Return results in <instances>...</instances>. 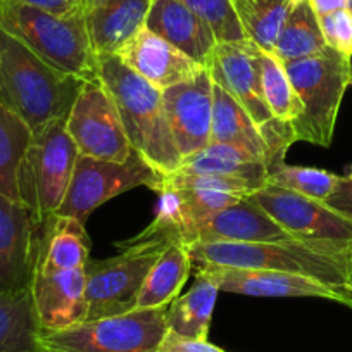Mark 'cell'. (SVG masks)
<instances>
[{
  "instance_id": "21",
  "label": "cell",
  "mask_w": 352,
  "mask_h": 352,
  "mask_svg": "<svg viewBox=\"0 0 352 352\" xmlns=\"http://www.w3.org/2000/svg\"><path fill=\"white\" fill-rule=\"evenodd\" d=\"M90 239L85 225L67 216L43 221L35 272L59 273L85 268L90 261Z\"/></svg>"
},
{
  "instance_id": "32",
  "label": "cell",
  "mask_w": 352,
  "mask_h": 352,
  "mask_svg": "<svg viewBox=\"0 0 352 352\" xmlns=\"http://www.w3.org/2000/svg\"><path fill=\"white\" fill-rule=\"evenodd\" d=\"M201 19H204L214 32L218 43L243 42L240 23L233 11L232 0H180Z\"/></svg>"
},
{
  "instance_id": "4",
  "label": "cell",
  "mask_w": 352,
  "mask_h": 352,
  "mask_svg": "<svg viewBox=\"0 0 352 352\" xmlns=\"http://www.w3.org/2000/svg\"><path fill=\"white\" fill-rule=\"evenodd\" d=\"M0 30L28 47L56 69L81 80H97V54L85 11L56 14L12 0H0Z\"/></svg>"
},
{
  "instance_id": "3",
  "label": "cell",
  "mask_w": 352,
  "mask_h": 352,
  "mask_svg": "<svg viewBox=\"0 0 352 352\" xmlns=\"http://www.w3.org/2000/svg\"><path fill=\"white\" fill-rule=\"evenodd\" d=\"M192 264L221 268L263 270L309 276L337 289L349 290V256L300 240L282 242H195L188 245ZM352 294V292H351Z\"/></svg>"
},
{
  "instance_id": "34",
  "label": "cell",
  "mask_w": 352,
  "mask_h": 352,
  "mask_svg": "<svg viewBox=\"0 0 352 352\" xmlns=\"http://www.w3.org/2000/svg\"><path fill=\"white\" fill-rule=\"evenodd\" d=\"M324 43L342 56L352 59V11L340 9L318 18Z\"/></svg>"
},
{
  "instance_id": "24",
  "label": "cell",
  "mask_w": 352,
  "mask_h": 352,
  "mask_svg": "<svg viewBox=\"0 0 352 352\" xmlns=\"http://www.w3.org/2000/svg\"><path fill=\"white\" fill-rule=\"evenodd\" d=\"M192 272V257L184 242L169 243L145 278L137 300V309L168 307L178 297Z\"/></svg>"
},
{
  "instance_id": "18",
  "label": "cell",
  "mask_w": 352,
  "mask_h": 352,
  "mask_svg": "<svg viewBox=\"0 0 352 352\" xmlns=\"http://www.w3.org/2000/svg\"><path fill=\"white\" fill-rule=\"evenodd\" d=\"M145 28L164 38L202 67H209L218 47L211 26L180 0H152Z\"/></svg>"
},
{
  "instance_id": "13",
  "label": "cell",
  "mask_w": 352,
  "mask_h": 352,
  "mask_svg": "<svg viewBox=\"0 0 352 352\" xmlns=\"http://www.w3.org/2000/svg\"><path fill=\"white\" fill-rule=\"evenodd\" d=\"M42 228L32 209L0 192V294L30 290Z\"/></svg>"
},
{
  "instance_id": "19",
  "label": "cell",
  "mask_w": 352,
  "mask_h": 352,
  "mask_svg": "<svg viewBox=\"0 0 352 352\" xmlns=\"http://www.w3.org/2000/svg\"><path fill=\"white\" fill-rule=\"evenodd\" d=\"M290 239L294 236H290L268 212L245 197L221 209L199 225L194 232L192 243L282 242Z\"/></svg>"
},
{
  "instance_id": "14",
  "label": "cell",
  "mask_w": 352,
  "mask_h": 352,
  "mask_svg": "<svg viewBox=\"0 0 352 352\" xmlns=\"http://www.w3.org/2000/svg\"><path fill=\"white\" fill-rule=\"evenodd\" d=\"M192 272L214 280L219 292L240 294L247 297H320L352 307V294L333 285L292 273L263 272V270H236L192 264Z\"/></svg>"
},
{
  "instance_id": "33",
  "label": "cell",
  "mask_w": 352,
  "mask_h": 352,
  "mask_svg": "<svg viewBox=\"0 0 352 352\" xmlns=\"http://www.w3.org/2000/svg\"><path fill=\"white\" fill-rule=\"evenodd\" d=\"M162 180L173 187L190 188V190H209V192H223V194H232L236 197H249L250 194L263 188L261 185L252 182L236 180V178H226L218 175H190V173L175 171L169 175H162Z\"/></svg>"
},
{
  "instance_id": "30",
  "label": "cell",
  "mask_w": 352,
  "mask_h": 352,
  "mask_svg": "<svg viewBox=\"0 0 352 352\" xmlns=\"http://www.w3.org/2000/svg\"><path fill=\"white\" fill-rule=\"evenodd\" d=\"M257 69H259L261 90L268 109L278 121L292 124L302 113V104L287 76L283 63L272 52L259 49Z\"/></svg>"
},
{
  "instance_id": "17",
  "label": "cell",
  "mask_w": 352,
  "mask_h": 352,
  "mask_svg": "<svg viewBox=\"0 0 352 352\" xmlns=\"http://www.w3.org/2000/svg\"><path fill=\"white\" fill-rule=\"evenodd\" d=\"M130 69L159 90L194 80L204 69L148 28H142L116 54Z\"/></svg>"
},
{
  "instance_id": "26",
  "label": "cell",
  "mask_w": 352,
  "mask_h": 352,
  "mask_svg": "<svg viewBox=\"0 0 352 352\" xmlns=\"http://www.w3.org/2000/svg\"><path fill=\"white\" fill-rule=\"evenodd\" d=\"M32 290L0 294V352H43Z\"/></svg>"
},
{
  "instance_id": "36",
  "label": "cell",
  "mask_w": 352,
  "mask_h": 352,
  "mask_svg": "<svg viewBox=\"0 0 352 352\" xmlns=\"http://www.w3.org/2000/svg\"><path fill=\"white\" fill-rule=\"evenodd\" d=\"M324 204L340 214L352 218V178L340 176L333 194L324 201Z\"/></svg>"
},
{
  "instance_id": "31",
  "label": "cell",
  "mask_w": 352,
  "mask_h": 352,
  "mask_svg": "<svg viewBox=\"0 0 352 352\" xmlns=\"http://www.w3.org/2000/svg\"><path fill=\"white\" fill-rule=\"evenodd\" d=\"M338 180L340 176L324 169L289 166L283 162L282 166L268 173L266 185L324 202L333 194Z\"/></svg>"
},
{
  "instance_id": "25",
  "label": "cell",
  "mask_w": 352,
  "mask_h": 352,
  "mask_svg": "<svg viewBox=\"0 0 352 352\" xmlns=\"http://www.w3.org/2000/svg\"><path fill=\"white\" fill-rule=\"evenodd\" d=\"M195 283L184 296L176 297L168 306V330L185 338L208 340L212 313L219 289L214 280L202 273H194Z\"/></svg>"
},
{
  "instance_id": "8",
  "label": "cell",
  "mask_w": 352,
  "mask_h": 352,
  "mask_svg": "<svg viewBox=\"0 0 352 352\" xmlns=\"http://www.w3.org/2000/svg\"><path fill=\"white\" fill-rule=\"evenodd\" d=\"M80 155L66 130V120H54L33 133L19 173V201L42 221L59 211Z\"/></svg>"
},
{
  "instance_id": "15",
  "label": "cell",
  "mask_w": 352,
  "mask_h": 352,
  "mask_svg": "<svg viewBox=\"0 0 352 352\" xmlns=\"http://www.w3.org/2000/svg\"><path fill=\"white\" fill-rule=\"evenodd\" d=\"M212 78L208 67L185 83L162 90V107L173 142L182 159L194 155L211 142Z\"/></svg>"
},
{
  "instance_id": "27",
  "label": "cell",
  "mask_w": 352,
  "mask_h": 352,
  "mask_svg": "<svg viewBox=\"0 0 352 352\" xmlns=\"http://www.w3.org/2000/svg\"><path fill=\"white\" fill-rule=\"evenodd\" d=\"M33 140V131L0 100V192L19 201V173Z\"/></svg>"
},
{
  "instance_id": "12",
  "label": "cell",
  "mask_w": 352,
  "mask_h": 352,
  "mask_svg": "<svg viewBox=\"0 0 352 352\" xmlns=\"http://www.w3.org/2000/svg\"><path fill=\"white\" fill-rule=\"evenodd\" d=\"M66 130L81 155L123 162L133 152L113 99L99 78L83 83L66 120Z\"/></svg>"
},
{
  "instance_id": "39",
  "label": "cell",
  "mask_w": 352,
  "mask_h": 352,
  "mask_svg": "<svg viewBox=\"0 0 352 352\" xmlns=\"http://www.w3.org/2000/svg\"><path fill=\"white\" fill-rule=\"evenodd\" d=\"M102 2H106V0H85V11L97 8V6H100Z\"/></svg>"
},
{
  "instance_id": "20",
  "label": "cell",
  "mask_w": 352,
  "mask_h": 352,
  "mask_svg": "<svg viewBox=\"0 0 352 352\" xmlns=\"http://www.w3.org/2000/svg\"><path fill=\"white\" fill-rule=\"evenodd\" d=\"M152 0H106L85 11L87 30L97 57L113 56L145 28Z\"/></svg>"
},
{
  "instance_id": "23",
  "label": "cell",
  "mask_w": 352,
  "mask_h": 352,
  "mask_svg": "<svg viewBox=\"0 0 352 352\" xmlns=\"http://www.w3.org/2000/svg\"><path fill=\"white\" fill-rule=\"evenodd\" d=\"M178 171L190 173V175L226 176V178L252 182L261 187L266 185L268 178L266 162L243 148L219 144V142H209L202 151L184 159Z\"/></svg>"
},
{
  "instance_id": "2",
  "label": "cell",
  "mask_w": 352,
  "mask_h": 352,
  "mask_svg": "<svg viewBox=\"0 0 352 352\" xmlns=\"http://www.w3.org/2000/svg\"><path fill=\"white\" fill-rule=\"evenodd\" d=\"M97 78L113 99L131 147L162 175L178 171L184 159L169 131L161 90L116 54L97 57Z\"/></svg>"
},
{
  "instance_id": "5",
  "label": "cell",
  "mask_w": 352,
  "mask_h": 352,
  "mask_svg": "<svg viewBox=\"0 0 352 352\" xmlns=\"http://www.w3.org/2000/svg\"><path fill=\"white\" fill-rule=\"evenodd\" d=\"M290 83L302 104L292 123L297 142L330 147L345 90L352 83V60L327 49L314 56L283 63Z\"/></svg>"
},
{
  "instance_id": "35",
  "label": "cell",
  "mask_w": 352,
  "mask_h": 352,
  "mask_svg": "<svg viewBox=\"0 0 352 352\" xmlns=\"http://www.w3.org/2000/svg\"><path fill=\"white\" fill-rule=\"evenodd\" d=\"M155 352H226L209 340H194L173 333L168 330Z\"/></svg>"
},
{
  "instance_id": "22",
  "label": "cell",
  "mask_w": 352,
  "mask_h": 352,
  "mask_svg": "<svg viewBox=\"0 0 352 352\" xmlns=\"http://www.w3.org/2000/svg\"><path fill=\"white\" fill-rule=\"evenodd\" d=\"M211 142L235 145L250 152L266 162L270 171V152L257 126L243 107L216 83L212 85Z\"/></svg>"
},
{
  "instance_id": "6",
  "label": "cell",
  "mask_w": 352,
  "mask_h": 352,
  "mask_svg": "<svg viewBox=\"0 0 352 352\" xmlns=\"http://www.w3.org/2000/svg\"><path fill=\"white\" fill-rule=\"evenodd\" d=\"M257 52L259 47L250 40L218 43L208 69L212 81L226 90L254 121L268 147L272 171L285 162L287 151L297 140L292 124L276 120L264 102L257 69Z\"/></svg>"
},
{
  "instance_id": "40",
  "label": "cell",
  "mask_w": 352,
  "mask_h": 352,
  "mask_svg": "<svg viewBox=\"0 0 352 352\" xmlns=\"http://www.w3.org/2000/svg\"><path fill=\"white\" fill-rule=\"evenodd\" d=\"M349 290L352 292V250L349 256Z\"/></svg>"
},
{
  "instance_id": "41",
  "label": "cell",
  "mask_w": 352,
  "mask_h": 352,
  "mask_svg": "<svg viewBox=\"0 0 352 352\" xmlns=\"http://www.w3.org/2000/svg\"><path fill=\"white\" fill-rule=\"evenodd\" d=\"M345 176H347V178H352V164H351V168L347 169V175H345Z\"/></svg>"
},
{
  "instance_id": "10",
  "label": "cell",
  "mask_w": 352,
  "mask_h": 352,
  "mask_svg": "<svg viewBox=\"0 0 352 352\" xmlns=\"http://www.w3.org/2000/svg\"><path fill=\"white\" fill-rule=\"evenodd\" d=\"M161 178L162 173L145 161L135 148L123 162L80 154L66 197L56 216L74 218L85 225L88 216L107 201L137 187L155 190Z\"/></svg>"
},
{
  "instance_id": "28",
  "label": "cell",
  "mask_w": 352,
  "mask_h": 352,
  "mask_svg": "<svg viewBox=\"0 0 352 352\" xmlns=\"http://www.w3.org/2000/svg\"><path fill=\"white\" fill-rule=\"evenodd\" d=\"M299 0H232L233 11L247 40L273 52L278 33Z\"/></svg>"
},
{
  "instance_id": "37",
  "label": "cell",
  "mask_w": 352,
  "mask_h": 352,
  "mask_svg": "<svg viewBox=\"0 0 352 352\" xmlns=\"http://www.w3.org/2000/svg\"><path fill=\"white\" fill-rule=\"evenodd\" d=\"M12 2L56 12V14H71V12L85 11V0H12Z\"/></svg>"
},
{
  "instance_id": "1",
  "label": "cell",
  "mask_w": 352,
  "mask_h": 352,
  "mask_svg": "<svg viewBox=\"0 0 352 352\" xmlns=\"http://www.w3.org/2000/svg\"><path fill=\"white\" fill-rule=\"evenodd\" d=\"M85 80L56 69L19 40L0 30V100L33 133L54 120H67Z\"/></svg>"
},
{
  "instance_id": "29",
  "label": "cell",
  "mask_w": 352,
  "mask_h": 352,
  "mask_svg": "<svg viewBox=\"0 0 352 352\" xmlns=\"http://www.w3.org/2000/svg\"><path fill=\"white\" fill-rule=\"evenodd\" d=\"M320 21L307 0H299L278 33L273 56L282 63L314 56L327 49Z\"/></svg>"
},
{
  "instance_id": "11",
  "label": "cell",
  "mask_w": 352,
  "mask_h": 352,
  "mask_svg": "<svg viewBox=\"0 0 352 352\" xmlns=\"http://www.w3.org/2000/svg\"><path fill=\"white\" fill-rule=\"evenodd\" d=\"M249 201L263 208L290 236L321 249L351 254L352 218L328 208L323 201L264 185Z\"/></svg>"
},
{
  "instance_id": "9",
  "label": "cell",
  "mask_w": 352,
  "mask_h": 352,
  "mask_svg": "<svg viewBox=\"0 0 352 352\" xmlns=\"http://www.w3.org/2000/svg\"><path fill=\"white\" fill-rule=\"evenodd\" d=\"M171 242H116L120 254L107 259H90L87 272V320L118 316L137 309L145 278L162 250Z\"/></svg>"
},
{
  "instance_id": "38",
  "label": "cell",
  "mask_w": 352,
  "mask_h": 352,
  "mask_svg": "<svg viewBox=\"0 0 352 352\" xmlns=\"http://www.w3.org/2000/svg\"><path fill=\"white\" fill-rule=\"evenodd\" d=\"M311 6V9L314 11V14L320 18V16L330 14L333 11H340V9H347L351 0H307Z\"/></svg>"
},
{
  "instance_id": "7",
  "label": "cell",
  "mask_w": 352,
  "mask_h": 352,
  "mask_svg": "<svg viewBox=\"0 0 352 352\" xmlns=\"http://www.w3.org/2000/svg\"><path fill=\"white\" fill-rule=\"evenodd\" d=\"M168 307L133 309L87 320L69 328L42 331L43 352H155L164 335Z\"/></svg>"
},
{
  "instance_id": "16",
  "label": "cell",
  "mask_w": 352,
  "mask_h": 352,
  "mask_svg": "<svg viewBox=\"0 0 352 352\" xmlns=\"http://www.w3.org/2000/svg\"><path fill=\"white\" fill-rule=\"evenodd\" d=\"M30 290L42 331L63 330L87 321L85 268L59 273L35 272Z\"/></svg>"
}]
</instances>
